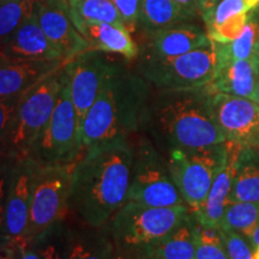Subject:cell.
Here are the masks:
<instances>
[{
	"label": "cell",
	"instance_id": "1",
	"mask_svg": "<svg viewBox=\"0 0 259 259\" xmlns=\"http://www.w3.org/2000/svg\"><path fill=\"white\" fill-rule=\"evenodd\" d=\"M135 144L120 136L85 148L74 162L70 211L84 225L105 228L127 200Z\"/></svg>",
	"mask_w": 259,
	"mask_h": 259
},
{
	"label": "cell",
	"instance_id": "2",
	"mask_svg": "<svg viewBox=\"0 0 259 259\" xmlns=\"http://www.w3.org/2000/svg\"><path fill=\"white\" fill-rule=\"evenodd\" d=\"M212 90H158L147 102L139 127H147L158 143L173 149H203L226 142L211 108Z\"/></svg>",
	"mask_w": 259,
	"mask_h": 259
},
{
	"label": "cell",
	"instance_id": "3",
	"mask_svg": "<svg viewBox=\"0 0 259 259\" xmlns=\"http://www.w3.org/2000/svg\"><path fill=\"white\" fill-rule=\"evenodd\" d=\"M148 100L147 80L114 63L83 121V148L135 134Z\"/></svg>",
	"mask_w": 259,
	"mask_h": 259
},
{
	"label": "cell",
	"instance_id": "4",
	"mask_svg": "<svg viewBox=\"0 0 259 259\" xmlns=\"http://www.w3.org/2000/svg\"><path fill=\"white\" fill-rule=\"evenodd\" d=\"M64 67L19 96L14 122L0 149V156L11 160L28 157L56 107Z\"/></svg>",
	"mask_w": 259,
	"mask_h": 259
},
{
	"label": "cell",
	"instance_id": "5",
	"mask_svg": "<svg viewBox=\"0 0 259 259\" xmlns=\"http://www.w3.org/2000/svg\"><path fill=\"white\" fill-rule=\"evenodd\" d=\"M83 150L78 118L71 100L69 74L64 67L56 107L28 157L41 166L72 164Z\"/></svg>",
	"mask_w": 259,
	"mask_h": 259
},
{
	"label": "cell",
	"instance_id": "6",
	"mask_svg": "<svg viewBox=\"0 0 259 259\" xmlns=\"http://www.w3.org/2000/svg\"><path fill=\"white\" fill-rule=\"evenodd\" d=\"M191 215L186 204L149 206L127 202L108 223L113 239L122 247L136 251L163 238Z\"/></svg>",
	"mask_w": 259,
	"mask_h": 259
},
{
	"label": "cell",
	"instance_id": "7",
	"mask_svg": "<svg viewBox=\"0 0 259 259\" xmlns=\"http://www.w3.org/2000/svg\"><path fill=\"white\" fill-rule=\"evenodd\" d=\"M72 164L41 166L37 163L31 186L27 244L61 223L70 211Z\"/></svg>",
	"mask_w": 259,
	"mask_h": 259
},
{
	"label": "cell",
	"instance_id": "8",
	"mask_svg": "<svg viewBox=\"0 0 259 259\" xmlns=\"http://www.w3.org/2000/svg\"><path fill=\"white\" fill-rule=\"evenodd\" d=\"M218 66L211 44L179 57L166 59H142L138 74L157 90L204 88L211 83Z\"/></svg>",
	"mask_w": 259,
	"mask_h": 259
},
{
	"label": "cell",
	"instance_id": "9",
	"mask_svg": "<svg viewBox=\"0 0 259 259\" xmlns=\"http://www.w3.org/2000/svg\"><path fill=\"white\" fill-rule=\"evenodd\" d=\"M127 202L149 206L185 204L170 176L168 163L147 139H142L135 144Z\"/></svg>",
	"mask_w": 259,
	"mask_h": 259
},
{
	"label": "cell",
	"instance_id": "10",
	"mask_svg": "<svg viewBox=\"0 0 259 259\" xmlns=\"http://www.w3.org/2000/svg\"><path fill=\"white\" fill-rule=\"evenodd\" d=\"M226 142L203 149H173L169 151L170 176L191 211L205 202L225 155Z\"/></svg>",
	"mask_w": 259,
	"mask_h": 259
},
{
	"label": "cell",
	"instance_id": "11",
	"mask_svg": "<svg viewBox=\"0 0 259 259\" xmlns=\"http://www.w3.org/2000/svg\"><path fill=\"white\" fill-rule=\"evenodd\" d=\"M211 108L226 141L241 148H259V105L253 100L213 93Z\"/></svg>",
	"mask_w": 259,
	"mask_h": 259
},
{
	"label": "cell",
	"instance_id": "12",
	"mask_svg": "<svg viewBox=\"0 0 259 259\" xmlns=\"http://www.w3.org/2000/svg\"><path fill=\"white\" fill-rule=\"evenodd\" d=\"M114 61L102 56L101 52L88 51L66 64L70 94L76 109L82 135L83 121L90 107L101 92Z\"/></svg>",
	"mask_w": 259,
	"mask_h": 259
},
{
	"label": "cell",
	"instance_id": "13",
	"mask_svg": "<svg viewBox=\"0 0 259 259\" xmlns=\"http://www.w3.org/2000/svg\"><path fill=\"white\" fill-rule=\"evenodd\" d=\"M37 163L30 157L12 162L5 204V231L10 244H27V228L30 210L31 186Z\"/></svg>",
	"mask_w": 259,
	"mask_h": 259
},
{
	"label": "cell",
	"instance_id": "14",
	"mask_svg": "<svg viewBox=\"0 0 259 259\" xmlns=\"http://www.w3.org/2000/svg\"><path fill=\"white\" fill-rule=\"evenodd\" d=\"M37 22L54 47L71 61L89 51V45L71 18L67 0H40Z\"/></svg>",
	"mask_w": 259,
	"mask_h": 259
},
{
	"label": "cell",
	"instance_id": "15",
	"mask_svg": "<svg viewBox=\"0 0 259 259\" xmlns=\"http://www.w3.org/2000/svg\"><path fill=\"white\" fill-rule=\"evenodd\" d=\"M142 59H166L179 57L212 44L208 32L198 25L180 23L148 35Z\"/></svg>",
	"mask_w": 259,
	"mask_h": 259
},
{
	"label": "cell",
	"instance_id": "16",
	"mask_svg": "<svg viewBox=\"0 0 259 259\" xmlns=\"http://www.w3.org/2000/svg\"><path fill=\"white\" fill-rule=\"evenodd\" d=\"M241 149L240 145L226 141L225 155L209 190L208 197L198 210L193 212L191 211L200 226L220 227L226 206L229 203V196H231L235 174L236 158L240 154Z\"/></svg>",
	"mask_w": 259,
	"mask_h": 259
},
{
	"label": "cell",
	"instance_id": "17",
	"mask_svg": "<svg viewBox=\"0 0 259 259\" xmlns=\"http://www.w3.org/2000/svg\"><path fill=\"white\" fill-rule=\"evenodd\" d=\"M0 53L9 59L65 60L63 54L52 45L42 31L36 12L19 25L11 35L0 41Z\"/></svg>",
	"mask_w": 259,
	"mask_h": 259
},
{
	"label": "cell",
	"instance_id": "18",
	"mask_svg": "<svg viewBox=\"0 0 259 259\" xmlns=\"http://www.w3.org/2000/svg\"><path fill=\"white\" fill-rule=\"evenodd\" d=\"M66 60H18L0 58V99L18 97L53 72Z\"/></svg>",
	"mask_w": 259,
	"mask_h": 259
},
{
	"label": "cell",
	"instance_id": "19",
	"mask_svg": "<svg viewBox=\"0 0 259 259\" xmlns=\"http://www.w3.org/2000/svg\"><path fill=\"white\" fill-rule=\"evenodd\" d=\"M258 78L259 70L253 58L244 60H218L215 74L209 87L213 93L229 94L254 101Z\"/></svg>",
	"mask_w": 259,
	"mask_h": 259
},
{
	"label": "cell",
	"instance_id": "20",
	"mask_svg": "<svg viewBox=\"0 0 259 259\" xmlns=\"http://www.w3.org/2000/svg\"><path fill=\"white\" fill-rule=\"evenodd\" d=\"M89 45V51L106 54H116L126 60L139 56V47L132 32L125 25L112 23H88L78 29Z\"/></svg>",
	"mask_w": 259,
	"mask_h": 259
},
{
	"label": "cell",
	"instance_id": "21",
	"mask_svg": "<svg viewBox=\"0 0 259 259\" xmlns=\"http://www.w3.org/2000/svg\"><path fill=\"white\" fill-rule=\"evenodd\" d=\"M135 252L137 259H194L196 220L192 212L174 231Z\"/></svg>",
	"mask_w": 259,
	"mask_h": 259
},
{
	"label": "cell",
	"instance_id": "22",
	"mask_svg": "<svg viewBox=\"0 0 259 259\" xmlns=\"http://www.w3.org/2000/svg\"><path fill=\"white\" fill-rule=\"evenodd\" d=\"M259 202V148H242L235 163L229 203Z\"/></svg>",
	"mask_w": 259,
	"mask_h": 259
},
{
	"label": "cell",
	"instance_id": "23",
	"mask_svg": "<svg viewBox=\"0 0 259 259\" xmlns=\"http://www.w3.org/2000/svg\"><path fill=\"white\" fill-rule=\"evenodd\" d=\"M191 21L173 0H141L137 29L142 28L148 36L155 31Z\"/></svg>",
	"mask_w": 259,
	"mask_h": 259
},
{
	"label": "cell",
	"instance_id": "24",
	"mask_svg": "<svg viewBox=\"0 0 259 259\" xmlns=\"http://www.w3.org/2000/svg\"><path fill=\"white\" fill-rule=\"evenodd\" d=\"M88 226V231L71 229L66 239V259H109L112 244L100 231Z\"/></svg>",
	"mask_w": 259,
	"mask_h": 259
},
{
	"label": "cell",
	"instance_id": "25",
	"mask_svg": "<svg viewBox=\"0 0 259 259\" xmlns=\"http://www.w3.org/2000/svg\"><path fill=\"white\" fill-rule=\"evenodd\" d=\"M218 60H244L254 56L259 45V8L250 12L244 31L228 44L212 42Z\"/></svg>",
	"mask_w": 259,
	"mask_h": 259
},
{
	"label": "cell",
	"instance_id": "26",
	"mask_svg": "<svg viewBox=\"0 0 259 259\" xmlns=\"http://www.w3.org/2000/svg\"><path fill=\"white\" fill-rule=\"evenodd\" d=\"M67 4L77 30L88 23L124 25L111 0H67Z\"/></svg>",
	"mask_w": 259,
	"mask_h": 259
},
{
	"label": "cell",
	"instance_id": "27",
	"mask_svg": "<svg viewBox=\"0 0 259 259\" xmlns=\"http://www.w3.org/2000/svg\"><path fill=\"white\" fill-rule=\"evenodd\" d=\"M259 222V202L228 203L220 228L223 232L240 233L247 238Z\"/></svg>",
	"mask_w": 259,
	"mask_h": 259
},
{
	"label": "cell",
	"instance_id": "28",
	"mask_svg": "<svg viewBox=\"0 0 259 259\" xmlns=\"http://www.w3.org/2000/svg\"><path fill=\"white\" fill-rule=\"evenodd\" d=\"M40 0H12L0 5V41L36 12Z\"/></svg>",
	"mask_w": 259,
	"mask_h": 259
},
{
	"label": "cell",
	"instance_id": "29",
	"mask_svg": "<svg viewBox=\"0 0 259 259\" xmlns=\"http://www.w3.org/2000/svg\"><path fill=\"white\" fill-rule=\"evenodd\" d=\"M194 259H228L223 232L220 227H204L196 221Z\"/></svg>",
	"mask_w": 259,
	"mask_h": 259
},
{
	"label": "cell",
	"instance_id": "30",
	"mask_svg": "<svg viewBox=\"0 0 259 259\" xmlns=\"http://www.w3.org/2000/svg\"><path fill=\"white\" fill-rule=\"evenodd\" d=\"M259 8V0H221L202 18L205 29L219 25L232 16L251 12Z\"/></svg>",
	"mask_w": 259,
	"mask_h": 259
},
{
	"label": "cell",
	"instance_id": "31",
	"mask_svg": "<svg viewBox=\"0 0 259 259\" xmlns=\"http://www.w3.org/2000/svg\"><path fill=\"white\" fill-rule=\"evenodd\" d=\"M248 17H250V12L232 16L219 25L208 29L206 32H208L209 38L218 44H228L236 40L244 31Z\"/></svg>",
	"mask_w": 259,
	"mask_h": 259
},
{
	"label": "cell",
	"instance_id": "32",
	"mask_svg": "<svg viewBox=\"0 0 259 259\" xmlns=\"http://www.w3.org/2000/svg\"><path fill=\"white\" fill-rule=\"evenodd\" d=\"M14 161L11 158H5L4 162H0V248L10 244L5 231V204L9 189L10 170Z\"/></svg>",
	"mask_w": 259,
	"mask_h": 259
},
{
	"label": "cell",
	"instance_id": "33",
	"mask_svg": "<svg viewBox=\"0 0 259 259\" xmlns=\"http://www.w3.org/2000/svg\"><path fill=\"white\" fill-rule=\"evenodd\" d=\"M223 238L228 259H252L253 248L246 236L236 232H223Z\"/></svg>",
	"mask_w": 259,
	"mask_h": 259
},
{
	"label": "cell",
	"instance_id": "34",
	"mask_svg": "<svg viewBox=\"0 0 259 259\" xmlns=\"http://www.w3.org/2000/svg\"><path fill=\"white\" fill-rule=\"evenodd\" d=\"M116 8L122 23L131 32L137 30L141 0H111Z\"/></svg>",
	"mask_w": 259,
	"mask_h": 259
},
{
	"label": "cell",
	"instance_id": "35",
	"mask_svg": "<svg viewBox=\"0 0 259 259\" xmlns=\"http://www.w3.org/2000/svg\"><path fill=\"white\" fill-rule=\"evenodd\" d=\"M18 97L11 99H0V149L4 144L12 122H14L16 109H17Z\"/></svg>",
	"mask_w": 259,
	"mask_h": 259
},
{
	"label": "cell",
	"instance_id": "36",
	"mask_svg": "<svg viewBox=\"0 0 259 259\" xmlns=\"http://www.w3.org/2000/svg\"><path fill=\"white\" fill-rule=\"evenodd\" d=\"M32 242H37L36 250L41 259H66V252L60 250L59 244L57 241L50 240L48 231L44 233Z\"/></svg>",
	"mask_w": 259,
	"mask_h": 259
},
{
	"label": "cell",
	"instance_id": "37",
	"mask_svg": "<svg viewBox=\"0 0 259 259\" xmlns=\"http://www.w3.org/2000/svg\"><path fill=\"white\" fill-rule=\"evenodd\" d=\"M179 8L183 9V11L192 19L200 17V9L198 0H173ZM202 18V17H200Z\"/></svg>",
	"mask_w": 259,
	"mask_h": 259
},
{
	"label": "cell",
	"instance_id": "38",
	"mask_svg": "<svg viewBox=\"0 0 259 259\" xmlns=\"http://www.w3.org/2000/svg\"><path fill=\"white\" fill-rule=\"evenodd\" d=\"M21 251L16 245L9 244L0 248V259H19Z\"/></svg>",
	"mask_w": 259,
	"mask_h": 259
},
{
	"label": "cell",
	"instance_id": "39",
	"mask_svg": "<svg viewBox=\"0 0 259 259\" xmlns=\"http://www.w3.org/2000/svg\"><path fill=\"white\" fill-rule=\"evenodd\" d=\"M19 251H21L19 259H41L36 247H34L32 244L22 246V247H19Z\"/></svg>",
	"mask_w": 259,
	"mask_h": 259
},
{
	"label": "cell",
	"instance_id": "40",
	"mask_svg": "<svg viewBox=\"0 0 259 259\" xmlns=\"http://www.w3.org/2000/svg\"><path fill=\"white\" fill-rule=\"evenodd\" d=\"M221 0H198L199 3V9H200V17H204L206 14H209L210 11L213 9V6L218 4Z\"/></svg>",
	"mask_w": 259,
	"mask_h": 259
},
{
	"label": "cell",
	"instance_id": "41",
	"mask_svg": "<svg viewBox=\"0 0 259 259\" xmlns=\"http://www.w3.org/2000/svg\"><path fill=\"white\" fill-rule=\"evenodd\" d=\"M247 240L250 242L251 247L253 248V250L259 246V222L253 228V231L251 232V234L247 236Z\"/></svg>",
	"mask_w": 259,
	"mask_h": 259
},
{
	"label": "cell",
	"instance_id": "42",
	"mask_svg": "<svg viewBox=\"0 0 259 259\" xmlns=\"http://www.w3.org/2000/svg\"><path fill=\"white\" fill-rule=\"evenodd\" d=\"M254 102H257L259 105V78L257 80V85H255V97H254Z\"/></svg>",
	"mask_w": 259,
	"mask_h": 259
},
{
	"label": "cell",
	"instance_id": "43",
	"mask_svg": "<svg viewBox=\"0 0 259 259\" xmlns=\"http://www.w3.org/2000/svg\"><path fill=\"white\" fill-rule=\"evenodd\" d=\"M254 59V61H255V64H257V67H258V70H259V45H258V48H257V51H255V53H254V56L252 57Z\"/></svg>",
	"mask_w": 259,
	"mask_h": 259
},
{
	"label": "cell",
	"instance_id": "44",
	"mask_svg": "<svg viewBox=\"0 0 259 259\" xmlns=\"http://www.w3.org/2000/svg\"><path fill=\"white\" fill-rule=\"evenodd\" d=\"M252 259H259V246L253 250V255H252Z\"/></svg>",
	"mask_w": 259,
	"mask_h": 259
},
{
	"label": "cell",
	"instance_id": "45",
	"mask_svg": "<svg viewBox=\"0 0 259 259\" xmlns=\"http://www.w3.org/2000/svg\"><path fill=\"white\" fill-rule=\"evenodd\" d=\"M9 2H12V0H0V5L5 4V3H9Z\"/></svg>",
	"mask_w": 259,
	"mask_h": 259
},
{
	"label": "cell",
	"instance_id": "46",
	"mask_svg": "<svg viewBox=\"0 0 259 259\" xmlns=\"http://www.w3.org/2000/svg\"><path fill=\"white\" fill-rule=\"evenodd\" d=\"M0 58H3V56H2V53H0Z\"/></svg>",
	"mask_w": 259,
	"mask_h": 259
}]
</instances>
